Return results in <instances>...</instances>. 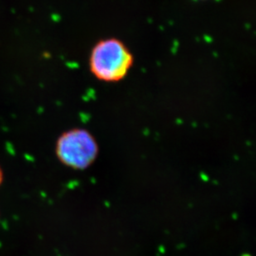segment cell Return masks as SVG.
<instances>
[{"instance_id":"obj_1","label":"cell","mask_w":256,"mask_h":256,"mask_svg":"<svg viewBox=\"0 0 256 256\" xmlns=\"http://www.w3.org/2000/svg\"><path fill=\"white\" fill-rule=\"evenodd\" d=\"M134 65V56L123 42L114 38L100 40L90 56L92 75L104 82H118L128 75Z\"/></svg>"},{"instance_id":"obj_2","label":"cell","mask_w":256,"mask_h":256,"mask_svg":"<svg viewBox=\"0 0 256 256\" xmlns=\"http://www.w3.org/2000/svg\"><path fill=\"white\" fill-rule=\"evenodd\" d=\"M56 155L60 162L75 170H84L94 162L98 144L92 134L83 128H73L58 138Z\"/></svg>"},{"instance_id":"obj_3","label":"cell","mask_w":256,"mask_h":256,"mask_svg":"<svg viewBox=\"0 0 256 256\" xmlns=\"http://www.w3.org/2000/svg\"><path fill=\"white\" fill-rule=\"evenodd\" d=\"M2 170H1V168H0V185H1V184H2Z\"/></svg>"}]
</instances>
